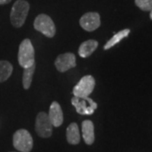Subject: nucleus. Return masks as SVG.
Returning <instances> with one entry per match:
<instances>
[{
  "label": "nucleus",
  "mask_w": 152,
  "mask_h": 152,
  "mask_svg": "<svg viewBox=\"0 0 152 152\" xmlns=\"http://www.w3.org/2000/svg\"><path fill=\"white\" fill-rule=\"evenodd\" d=\"M30 10V4L26 0H17L12 6L10 21L15 28H20L25 24Z\"/></svg>",
  "instance_id": "nucleus-1"
},
{
  "label": "nucleus",
  "mask_w": 152,
  "mask_h": 152,
  "mask_svg": "<svg viewBox=\"0 0 152 152\" xmlns=\"http://www.w3.org/2000/svg\"><path fill=\"white\" fill-rule=\"evenodd\" d=\"M18 62L23 69L35 64V49L30 39H25L20 44Z\"/></svg>",
  "instance_id": "nucleus-2"
},
{
  "label": "nucleus",
  "mask_w": 152,
  "mask_h": 152,
  "mask_svg": "<svg viewBox=\"0 0 152 152\" xmlns=\"http://www.w3.org/2000/svg\"><path fill=\"white\" fill-rule=\"evenodd\" d=\"M34 28L36 31L42 33L47 37H53L56 34V26L52 18L45 14H41L34 20Z\"/></svg>",
  "instance_id": "nucleus-3"
},
{
  "label": "nucleus",
  "mask_w": 152,
  "mask_h": 152,
  "mask_svg": "<svg viewBox=\"0 0 152 152\" xmlns=\"http://www.w3.org/2000/svg\"><path fill=\"white\" fill-rule=\"evenodd\" d=\"M13 145L20 152H30L33 147L32 137L26 129H19L14 134Z\"/></svg>",
  "instance_id": "nucleus-4"
},
{
  "label": "nucleus",
  "mask_w": 152,
  "mask_h": 152,
  "mask_svg": "<svg viewBox=\"0 0 152 152\" xmlns=\"http://www.w3.org/2000/svg\"><path fill=\"white\" fill-rule=\"evenodd\" d=\"M71 103L76 109V112L80 115H91L97 108V103L95 102L91 98L75 97L72 98Z\"/></svg>",
  "instance_id": "nucleus-5"
},
{
  "label": "nucleus",
  "mask_w": 152,
  "mask_h": 152,
  "mask_svg": "<svg viewBox=\"0 0 152 152\" xmlns=\"http://www.w3.org/2000/svg\"><path fill=\"white\" fill-rule=\"evenodd\" d=\"M96 80L91 75H86L78 82L73 89V94L77 97H87L94 91Z\"/></svg>",
  "instance_id": "nucleus-6"
},
{
  "label": "nucleus",
  "mask_w": 152,
  "mask_h": 152,
  "mask_svg": "<svg viewBox=\"0 0 152 152\" xmlns=\"http://www.w3.org/2000/svg\"><path fill=\"white\" fill-rule=\"evenodd\" d=\"M53 124L48 118V114L40 112L36 118L35 129L38 135L42 138H49L53 134Z\"/></svg>",
  "instance_id": "nucleus-7"
},
{
  "label": "nucleus",
  "mask_w": 152,
  "mask_h": 152,
  "mask_svg": "<svg viewBox=\"0 0 152 152\" xmlns=\"http://www.w3.org/2000/svg\"><path fill=\"white\" fill-rule=\"evenodd\" d=\"M80 25L86 31H94L101 26L100 15L96 12H88L81 16Z\"/></svg>",
  "instance_id": "nucleus-8"
},
{
  "label": "nucleus",
  "mask_w": 152,
  "mask_h": 152,
  "mask_svg": "<svg viewBox=\"0 0 152 152\" xmlns=\"http://www.w3.org/2000/svg\"><path fill=\"white\" fill-rule=\"evenodd\" d=\"M76 66L75 55L72 53L60 54L55 61V67L61 73H64Z\"/></svg>",
  "instance_id": "nucleus-9"
},
{
  "label": "nucleus",
  "mask_w": 152,
  "mask_h": 152,
  "mask_svg": "<svg viewBox=\"0 0 152 152\" xmlns=\"http://www.w3.org/2000/svg\"><path fill=\"white\" fill-rule=\"evenodd\" d=\"M48 118L53 127L58 128L63 124L64 113H63V110L61 108V106L58 102H52L50 108H49Z\"/></svg>",
  "instance_id": "nucleus-10"
},
{
  "label": "nucleus",
  "mask_w": 152,
  "mask_h": 152,
  "mask_svg": "<svg viewBox=\"0 0 152 152\" xmlns=\"http://www.w3.org/2000/svg\"><path fill=\"white\" fill-rule=\"evenodd\" d=\"M82 136L86 145H92L95 141L94 124L91 120H85L82 123Z\"/></svg>",
  "instance_id": "nucleus-11"
},
{
  "label": "nucleus",
  "mask_w": 152,
  "mask_h": 152,
  "mask_svg": "<svg viewBox=\"0 0 152 152\" xmlns=\"http://www.w3.org/2000/svg\"><path fill=\"white\" fill-rule=\"evenodd\" d=\"M97 47L98 42H96V40L91 39V40L86 41L83 43L80 44V46L79 48V51H78L79 55L83 58H88L96 50Z\"/></svg>",
  "instance_id": "nucleus-12"
},
{
  "label": "nucleus",
  "mask_w": 152,
  "mask_h": 152,
  "mask_svg": "<svg viewBox=\"0 0 152 152\" xmlns=\"http://www.w3.org/2000/svg\"><path fill=\"white\" fill-rule=\"evenodd\" d=\"M67 141L70 145H78L80 141V134L79 127L76 123H72L68 126L66 130Z\"/></svg>",
  "instance_id": "nucleus-13"
},
{
  "label": "nucleus",
  "mask_w": 152,
  "mask_h": 152,
  "mask_svg": "<svg viewBox=\"0 0 152 152\" xmlns=\"http://www.w3.org/2000/svg\"><path fill=\"white\" fill-rule=\"evenodd\" d=\"M129 33H130L129 29H124V30L120 31L119 32H118L117 34H115L113 37L105 44L104 50H108V49L112 48L115 45H117L119 42H121L124 38L127 37L129 35Z\"/></svg>",
  "instance_id": "nucleus-14"
},
{
  "label": "nucleus",
  "mask_w": 152,
  "mask_h": 152,
  "mask_svg": "<svg viewBox=\"0 0 152 152\" xmlns=\"http://www.w3.org/2000/svg\"><path fill=\"white\" fill-rule=\"evenodd\" d=\"M13 73V65L9 61L0 60V83L6 81Z\"/></svg>",
  "instance_id": "nucleus-15"
},
{
  "label": "nucleus",
  "mask_w": 152,
  "mask_h": 152,
  "mask_svg": "<svg viewBox=\"0 0 152 152\" xmlns=\"http://www.w3.org/2000/svg\"><path fill=\"white\" fill-rule=\"evenodd\" d=\"M35 69H36V64H33L32 66L29 67V68H26L24 69V72H23V77H22V84L24 89L28 90L32 82V78L35 73Z\"/></svg>",
  "instance_id": "nucleus-16"
},
{
  "label": "nucleus",
  "mask_w": 152,
  "mask_h": 152,
  "mask_svg": "<svg viewBox=\"0 0 152 152\" xmlns=\"http://www.w3.org/2000/svg\"><path fill=\"white\" fill-rule=\"evenodd\" d=\"M135 4L143 11L152 10V0H135Z\"/></svg>",
  "instance_id": "nucleus-17"
},
{
  "label": "nucleus",
  "mask_w": 152,
  "mask_h": 152,
  "mask_svg": "<svg viewBox=\"0 0 152 152\" xmlns=\"http://www.w3.org/2000/svg\"><path fill=\"white\" fill-rule=\"evenodd\" d=\"M12 0H0V5H4V4H10Z\"/></svg>",
  "instance_id": "nucleus-18"
},
{
  "label": "nucleus",
  "mask_w": 152,
  "mask_h": 152,
  "mask_svg": "<svg viewBox=\"0 0 152 152\" xmlns=\"http://www.w3.org/2000/svg\"><path fill=\"white\" fill-rule=\"evenodd\" d=\"M150 17H151V19L152 20V10L151 11V14H150Z\"/></svg>",
  "instance_id": "nucleus-19"
}]
</instances>
